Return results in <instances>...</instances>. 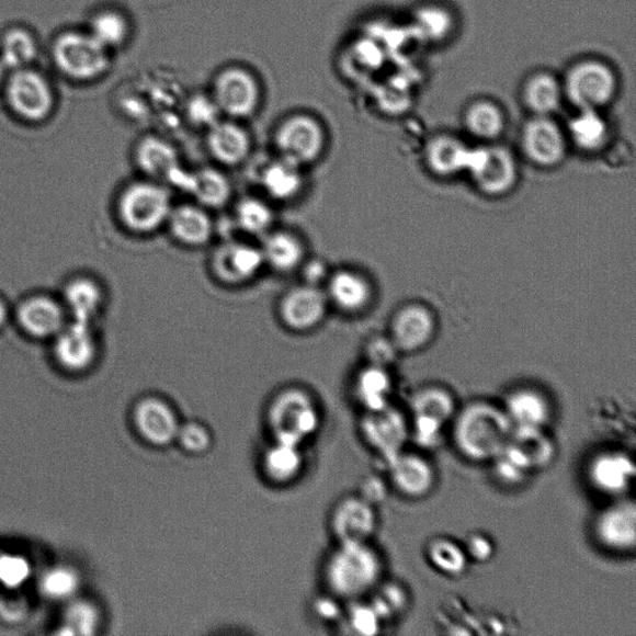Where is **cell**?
<instances>
[{
    "label": "cell",
    "instance_id": "bcb514c9",
    "mask_svg": "<svg viewBox=\"0 0 636 636\" xmlns=\"http://www.w3.org/2000/svg\"><path fill=\"white\" fill-rule=\"evenodd\" d=\"M127 34L126 19L116 12H102L93 18L91 23V35L106 49L123 44Z\"/></svg>",
    "mask_w": 636,
    "mask_h": 636
},
{
    "label": "cell",
    "instance_id": "7402d4cb",
    "mask_svg": "<svg viewBox=\"0 0 636 636\" xmlns=\"http://www.w3.org/2000/svg\"><path fill=\"white\" fill-rule=\"evenodd\" d=\"M435 333V316L424 305H406L391 318L389 339L399 353H414L425 349Z\"/></svg>",
    "mask_w": 636,
    "mask_h": 636
},
{
    "label": "cell",
    "instance_id": "30bf717a",
    "mask_svg": "<svg viewBox=\"0 0 636 636\" xmlns=\"http://www.w3.org/2000/svg\"><path fill=\"white\" fill-rule=\"evenodd\" d=\"M331 310L323 287L298 283L285 289L276 304V317L285 330L310 333L321 327Z\"/></svg>",
    "mask_w": 636,
    "mask_h": 636
},
{
    "label": "cell",
    "instance_id": "d6986e66",
    "mask_svg": "<svg viewBox=\"0 0 636 636\" xmlns=\"http://www.w3.org/2000/svg\"><path fill=\"white\" fill-rule=\"evenodd\" d=\"M594 537L613 554H631L636 546V507L632 500H618L604 509L594 521Z\"/></svg>",
    "mask_w": 636,
    "mask_h": 636
},
{
    "label": "cell",
    "instance_id": "db71d44e",
    "mask_svg": "<svg viewBox=\"0 0 636 636\" xmlns=\"http://www.w3.org/2000/svg\"><path fill=\"white\" fill-rule=\"evenodd\" d=\"M350 628L360 635H376L381 631L382 621L371 604H357L348 616Z\"/></svg>",
    "mask_w": 636,
    "mask_h": 636
},
{
    "label": "cell",
    "instance_id": "5bb4252c",
    "mask_svg": "<svg viewBox=\"0 0 636 636\" xmlns=\"http://www.w3.org/2000/svg\"><path fill=\"white\" fill-rule=\"evenodd\" d=\"M7 101L19 117L42 121L50 115L54 95L42 73L30 69L15 70L7 83Z\"/></svg>",
    "mask_w": 636,
    "mask_h": 636
},
{
    "label": "cell",
    "instance_id": "f5cc1de1",
    "mask_svg": "<svg viewBox=\"0 0 636 636\" xmlns=\"http://www.w3.org/2000/svg\"><path fill=\"white\" fill-rule=\"evenodd\" d=\"M220 111L213 98L198 95L190 101L186 106V116L191 123L200 128H209L220 120Z\"/></svg>",
    "mask_w": 636,
    "mask_h": 636
},
{
    "label": "cell",
    "instance_id": "484cf974",
    "mask_svg": "<svg viewBox=\"0 0 636 636\" xmlns=\"http://www.w3.org/2000/svg\"><path fill=\"white\" fill-rule=\"evenodd\" d=\"M588 482L598 492L620 499L632 488L635 464L623 452H604L595 455L587 467Z\"/></svg>",
    "mask_w": 636,
    "mask_h": 636
},
{
    "label": "cell",
    "instance_id": "c3c4849f",
    "mask_svg": "<svg viewBox=\"0 0 636 636\" xmlns=\"http://www.w3.org/2000/svg\"><path fill=\"white\" fill-rule=\"evenodd\" d=\"M79 577L69 567H55L46 572L41 581V589L45 597L55 601L71 598L79 589Z\"/></svg>",
    "mask_w": 636,
    "mask_h": 636
},
{
    "label": "cell",
    "instance_id": "44dd1931",
    "mask_svg": "<svg viewBox=\"0 0 636 636\" xmlns=\"http://www.w3.org/2000/svg\"><path fill=\"white\" fill-rule=\"evenodd\" d=\"M205 148L214 163L222 168L245 164L254 149L249 130L237 120H218L207 128Z\"/></svg>",
    "mask_w": 636,
    "mask_h": 636
},
{
    "label": "cell",
    "instance_id": "e575fe53",
    "mask_svg": "<svg viewBox=\"0 0 636 636\" xmlns=\"http://www.w3.org/2000/svg\"><path fill=\"white\" fill-rule=\"evenodd\" d=\"M611 129L601 110H578L567 127V139L587 154H595L606 145Z\"/></svg>",
    "mask_w": 636,
    "mask_h": 636
},
{
    "label": "cell",
    "instance_id": "8d00e7d4",
    "mask_svg": "<svg viewBox=\"0 0 636 636\" xmlns=\"http://www.w3.org/2000/svg\"><path fill=\"white\" fill-rule=\"evenodd\" d=\"M65 302L73 316V321L91 323L104 304V293L98 283L91 279L72 280L65 287Z\"/></svg>",
    "mask_w": 636,
    "mask_h": 636
},
{
    "label": "cell",
    "instance_id": "f1b7e54d",
    "mask_svg": "<svg viewBox=\"0 0 636 636\" xmlns=\"http://www.w3.org/2000/svg\"><path fill=\"white\" fill-rule=\"evenodd\" d=\"M186 194L193 202L211 212L227 208L234 198L231 181L219 166H204L192 170Z\"/></svg>",
    "mask_w": 636,
    "mask_h": 636
},
{
    "label": "cell",
    "instance_id": "f6af8a7d",
    "mask_svg": "<svg viewBox=\"0 0 636 636\" xmlns=\"http://www.w3.org/2000/svg\"><path fill=\"white\" fill-rule=\"evenodd\" d=\"M101 624L99 607L89 601H77L68 606L64 614V631L68 635L96 634Z\"/></svg>",
    "mask_w": 636,
    "mask_h": 636
},
{
    "label": "cell",
    "instance_id": "7dc6e473",
    "mask_svg": "<svg viewBox=\"0 0 636 636\" xmlns=\"http://www.w3.org/2000/svg\"><path fill=\"white\" fill-rule=\"evenodd\" d=\"M453 25V16L441 7H424L416 15V26L428 41L445 39L452 33Z\"/></svg>",
    "mask_w": 636,
    "mask_h": 636
},
{
    "label": "cell",
    "instance_id": "ac0fdd59",
    "mask_svg": "<svg viewBox=\"0 0 636 636\" xmlns=\"http://www.w3.org/2000/svg\"><path fill=\"white\" fill-rule=\"evenodd\" d=\"M567 141L564 129L547 116H533L521 133L522 152L530 162L546 170L564 162Z\"/></svg>",
    "mask_w": 636,
    "mask_h": 636
},
{
    "label": "cell",
    "instance_id": "681fc988",
    "mask_svg": "<svg viewBox=\"0 0 636 636\" xmlns=\"http://www.w3.org/2000/svg\"><path fill=\"white\" fill-rule=\"evenodd\" d=\"M175 443L185 454L202 456L211 451L213 434L207 425L192 420V422L181 423Z\"/></svg>",
    "mask_w": 636,
    "mask_h": 636
},
{
    "label": "cell",
    "instance_id": "7c38bea8",
    "mask_svg": "<svg viewBox=\"0 0 636 636\" xmlns=\"http://www.w3.org/2000/svg\"><path fill=\"white\" fill-rule=\"evenodd\" d=\"M361 432L364 441L387 466L405 451L410 439V424L404 411L388 406L381 410L366 411Z\"/></svg>",
    "mask_w": 636,
    "mask_h": 636
},
{
    "label": "cell",
    "instance_id": "816d5d0a",
    "mask_svg": "<svg viewBox=\"0 0 636 636\" xmlns=\"http://www.w3.org/2000/svg\"><path fill=\"white\" fill-rule=\"evenodd\" d=\"M445 424L425 417H413L410 424V438L422 448H436L442 445Z\"/></svg>",
    "mask_w": 636,
    "mask_h": 636
},
{
    "label": "cell",
    "instance_id": "83f0119b",
    "mask_svg": "<svg viewBox=\"0 0 636 636\" xmlns=\"http://www.w3.org/2000/svg\"><path fill=\"white\" fill-rule=\"evenodd\" d=\"M234 230L242 238L261 239L276 227L275 204L263 194H246L231 202V217Z\"/></svg>",
    "mask_w": 636,
    "mask_h": 636
},
{
    "label": "cell",
    "instance_id": "9f6ffc18",
    "mask_svg": "<svg viewBox=\"0 0 636 636\" xmlns=\"http://www.w3.org/2000/svg\"><path fill=\"white\" fill-rule=\"evenodd\" d=\"M463 547L470 563L488 564L495 556L493 542L489 536L480 532L473 533V535L467 537Z\"/></svg>",
    "mask_w": 636,
    "mask_h": 636
},
{
    "label": "cell",
    "instance_id": "277c9868",
    "mask_svg": "<svg viewBox=\"0 0 636 636\" xmlns=\"http://www.w3.org/2000/svg\"><path fill=\"white\" fill-rule=\"evenodd\" d=\"M265 420L274 441L304 446L320 430L322 410L310 390L292 386L270 400Z\"/></svg>",
    "mask_w": 636,
    "mask_h": 636
},
{
    "label": "cell",
    "instance_id": "b9f144b4",
    "mask_svg": "<svg viewBox=\"0 0 636 636\" xmlns=\"http://www.w3.org/2000/svg\"><path fill=\"white\" fill-rule=\"evenodd\" d=\"M491 464L495 479L508 488H518L525 484L533 473L526 456L511 443L495 457Z\"/></svg>",
    "mask_w": 636,
    "mask_h": 636
},
{
    "label": "cell",
    "instance_id": "ab89813d",
    "mask_svg": "<svg viewBox=\"0 0 636 636\" xmlns=\"http://www.w3.org/2000/svg\"><path fill=\"white\" fill-rule=\"evenodd\" d=\"M411 416L425 417L447 424L456 416V400L451 390L429 386L416 393L410 400Z\"/></svg>",
    "mask_w": 636,
    "mask_h": 636
},
{
    "label": "cell",
    "instance_id": "52a82bcc",
    "mask_svg": "<svg viewBox=\"0 0 636 636\" xmlns=\"http://www.w3.org/2000/svg\"><path fill=\"white\" fill-rule=\"evenodd\" d=\"M563 87L565 96L577 110H602L614 100L618 78L610 65L588 59L569 68Z\"/></svg>",
    "mask_w": 636,
    "mask_h": 636
},
{
    "label": "cell",
    "instance_id": "603a6c76",
    "mask_svg": "<svg viewBox=\"0 0 636 636\" xmlns=\"http://www.w3.org/2000/svg\"><path fill=\"white\" fill-rule=\"evenodd\" d=\"M258 184L261 194L275 205L295 203L307 190L306 170L275 156L260 167Z\"/></svg>",
    "mask_w": 636,
    "mask_h": 636
},
{
    "label": "cell",
    "instance_id": "60d3db41",
    "mask_svg": "<svg viewBox=\"0 0 636 636\" xmlns=\"http://www.w3.org/2000/svg\"><path fill=\"white\" fill-rule=\"evenodd\" d=\"M427 559L436 572L447 578L462 577L470 564L464 547L447 537H438L429 542Z\"/></svg>",
    "mask_w": 636,
    "mask_h": 636
},
{
    "label": "cell",
    "instance_id": "f546056e",
    "mask_svg": "<svg viewBox=\"0 0 636 636\" xmlns=\"http://www.w3.org/2000/svg\"><path fill=\"white\" fill-rule=\"evenodd\" d=\"M306 459L302 445L273 441L263 455L260 467L265 479L275 486L295 482L305 470Z\"/></svg>",
    "mask_w": 636,
    "mask_h": 636
},
{
    "label": "cell",
    "instance_id": "74e56055",
    "mask_svg": "<svg viewBox=\"0 0 636 636\" xmlns=\"http://www.w3.org/2000/svg\"><path fill=\"white\" fill-rule=\"evenodd\" d=\"M510 443L526 456L533 472L546 469L555 461L556 445L541 428H513Z\"/></svg>",
    "mask_w": 636,
    "mask_h": 636
},
{
    "label": "cell",
    "instance_id": "2e32d148",
    "mask_svg": "<svg viewBox=\"0 0 636 636\" xmlns=\"http://www.w3.org/2000/svg\"><path fill=\"white\" fill-rule=\"evenodd\" d=\"M212 213L193 201L174 203L164 229L175 245L182 248H207L218 234V224Z\"/></svg>",
    "mask_w": 636,
    "mask_h": 636
},
{
    "label": "cell",
    "instance_id": "836d02e7",
    "mask_svg": "<svg viewBox=\"0 0 636 636\" xmlns=\"http://www.w3.org/2000/svg\"><path fill=\"white\" fill-rule=\"evenodd\" d=\"M564 98L563 82L548 72L532 75L522 89L523 104L533 116L550 117L563 105Z\"/></svg>",
    "mask_w": 636,
    "mask_h": 636
},
{
    "label": "cell",
    "instance_id": "7bdbcfd3",
    "mask_svg": "<svg viewBox=\"0 0 636 636\" xmlns=\"http://www.w3.org/2000/svg\"><path fill=\"white\" fill-rule=\"evenodd\" d=\"M37 53L34 36L23 30V27H13L9 30L2 42V61L5 69L19 70L24 69L33 63Z\"/></svg>",
    "mask_w": 636,
    "mask_h": 636
},
{
    "label": "cell",
    "instance_id": "f907efd6",
    "mask_svg": "<svg viewBox=\"0 0 636 636\" xmlns=\"http://www.w3.org/2000/svg\"><path fill=\"white\" fill-rule=\"evenodd\" d=\"M32 576V565L24 556L0 555V584L8 589L23 587Z\"/></svg>",
    "mask_w": 636,
    "mask_h": 636
},
{
    "label": "cell",
    "instance_id": "ee69618b",
    "mask_svg": "<svg viewBox=\"0 0 636 636\" xmlns=\"http://www.w3.org/2000/svg\"><path fill=\"white\" fill-rule=\"evenodd\" d=\"M370 603L383 622L400 618L409 607V593L405 586L398 582L379 583Z\"/></svg>",
    "mask_w": 636,
    "mask_h": 636
},
{
    "label": "cell",
    "instance_id": "11a10c76",
    "mask_svg": "<svg viewBox=\"0 0 636 636\" xmlns=\"http://www.w3.org/2000/svg\"><path fill=\"white\" fill-rule=\"evenodd\" d=\"M364 352H366L368 364L383 368H388L399 353L389 337L382 336L370 340Z\"/></svg>",
    "mask_w": 636,
    "mask_h": 636
},
{
    "label": "cell",
    "instance_id": "9c48e42d",
    "mask_svg": "<svg viewBox=\"0 0 636 636\" xmlns=\"http://www.w3.org/2000/svg\"><path fill=\"white\" fill-rule=\"evenodd\" d=\"M134 162L141 177L186 193L192 171L185 168L178 148L167 138L146 135L134 148Z\"/></svg>",
    "mask_w": 636,
    "mask_h": 636
},
{
    "label": "cell",
    "instance_id": "8992f818",
    "mask_svg": "<svg viewBox=\"0 0 636 636\" xmlns=\"http://www.w3.org/2000/svg\"><path fill=\"white\" fill-rule=\"evenodd\" d=\"M273 144L276 156L307 170L325 157L329 149V135L320 120L295 114L276 126Z\"/></svg>",
    "mask_w": 636,
    "mask_h": 636
},
{
    "label": "cell",
    "instance_id": "1f68e13d",
    "mask_svg": "<svg viewBox=\"0 0 636 636\" xmlns=\"http://www.w3.org/2000/svg\"><path fill=\"white\" fill-rule=\"evenodd\" d=\"M472 147L452 135H439L425 147L428 170L439 178H451L466 173Z\"/></svg>",
    "mask_w": 636,
    "mask_h": 636
},
{
    "label": "cell",
    "instance_id": "d590c367",
    "mask_svg": "<svg viewBox=\"0 0 636 636\" xmlns=\"http://www.w3.org/2000/svg\"><path fill=\"white\" fill-rule=\"evenodd\" d=\"M354 396L366 411H376L390 406L393 379L388 368L367 364L353 383Z\"/></svg>",
    "mask_w": 636,
    "mask_h": 636
},
{
    "label": "cell",
    "instance_id": "6f0895ef",
    "mask_svg": "<svg viewBox=\"0 0 636 636\" xmlns=\"http://www.w3.org/2000/svg\"><path fill=\"white\" fill-rule=\"evenodd\" d=\"M331 270L329 263L323 259L308 255L302 268L298 269L297 275H300L302 283L323 287Z\"/></svg>",
    "mask_w": 636,
    "mask_h": 636
},
{
    "label": "cell",
    "instance_id": "ffe728a7",
    "mask_svg": "<svg viewBox=\"0 0 636 636\" xmlns=\"http://www.w3.org/2000/svg\"><path fill=\"white\" fill-rule=\"evenodd\" d=\"M331 531L339 544L370 542L378 527L376 507L361 496H349L336 504L330 520Z\"/></svg>",
    "mask_w": 636,
    "mask_h": 636
},
{
    "label": "cell",
    "instance_id": "680465c9",
    "mask_svg": "<svg viewBox=\"0 0 636 636\" xmlns=\"http://www.w3.org/2000/svg\"><path fill=\"white\" fill-rule=\"evenodd\" d=\"M361 498L376 507L387 499L388 488L387 484L378 476H370L363 481L361 488Z\"/></svg>",
    "mask_w": 636,
    "mask_h": 636
},
{
    "label": "cell",
    "instance_id": "91938a15",
    "mask_svg": "<svg viewBox=\"0 0 636 636\" xmlns=\"http://www.w3.org/2000/svg\"><path fill=\"white\" fill-rule=\"evenodd\" d=\"M7 320V308L2 302H0V327L4 325Z\"/></svg>",
    "mask_w": 636,
    "mask_h": 636
},
{
    "label": "cell",
    "instance_id": "d4e9b609",
    "mask_svg": "<svg viewBox=\"0 0 636 636\" xmlns=\"http://www.w3.org/2000/svg\"><path fill=\"white\" fill-rule=\"evenodd\" d=\"M389 482L406 499L420 500L432 493L436 472L432 463L417 453H399L387 465Z\"/></svg>",
    "mask_w": 636,
    "mask_h": 636
},
{
    "label": "cell",
    "instance_id": "4316f807",
    "mask_svg": "<svg viewBox=\"0 0 636 636\" xmlns=\"http://www.w3.org/2000/svg\"><path fill=\"white\" fill-rule=\"evenodd\" d=\"M98 343L90 323L73 321L56 334L55 357L64 368L80 372L91 366Z\"/></svg>",
    "mask_w": 636,
    "mask_h": 636
},
{
    "label": "cell",
    "instance_id": "4fadbf2b",
    "mask_svg": "<svg viewBox=\"0 0 636 636\" xmlns=\"http://www.w3.org/2000/svg\"><path fill=\"white\" fill-rule=\"evenodd\" d=\"M213 100L220 114L231 120H246L255 115L260 105V89L250 72L230 68L215 79Z\"/></svg>",
    "mask_w": 636,
    "mask_h": 636
},
{
    "label": "cell",
    "instance_id": "e0dca14e",
    "mask_svg": "<svg viewBox=\"0 0 636 636\" xmlns=\"http://www.w3.org/2000/svg\"><path fill=\"white\" fill-rule=\"evenodd\" d=\"M323 292L331 308L345 316H357L367 311L374 298L370 277L351 266L332 269L323 285Z\"/></svg>",
    "mask_w": 636,
    "mask_h": 636
},
{
    "label": "cell",
    "instance_id": "9a60e30c",
    "mask_svg": "<svg viewBox=\"0 0 636 636\" xmlns=\"http://www.w3.org/2000/svg\"><path fill=\"white\" fill-rule=\"evenodd\" d=\"M136 433L152 447L163 448L175 443L181 422L177 410L167 399L149 395L136 401L133 409Z\"/></svg>",
    "mask_w": 636,
    "mask_h": 636
},
{
    "label": "cell",
    "instance_id": "d6a6232c",
    "mask_svg": "<svg viewBox=\"0 0 636 636\" xmlns=\"http://www.w3.org/2000/svg\"><path fill=\"white\" fill-rule=\"evenodd\" d=\"M19 322L37 339L58 334L64 327V311L59 304L46 296L27 298L19 308Z\"/></svg>",
    "mask_w": 636,
    "mask_h": 636
},
{
    "label": "cell",
    "instance_id": "f35d334b",
    "mask_svg": "<svg viewBox=\"0 0 636 636\" xmlns=\"http://www.w3.org/2000/svg\"><path fill=\"white\" fill-rule=\"evenodd\" d=\"M464 125L473 137L481 141H492L502 135L507 118L500 106L491 101L480 100L466 109Z\"/></svg>",
    "mask_w": 636,
    "mask_h": 636
},
{
    "label": "cell",
    "instance_id": "7a4b0ae2",
    "mask_svg": "<svg viewBox=\"0 0 636 636\" xmlns=\"http://www.w3.org/2000/svg\"><path fill=\"white\" fill-rule=\"evenodd\" d=\"M385 565L370 542L339 544L327 557L323 578L336 600L357 601L382 582Z\"/></svg>",
    "mask_w": 636,
    "mask_h": 636
},
{
    "label": "cell",
    "instance_id": "6da1fadb",
    "mask_svg": "<svg viewBox=\"0 0 636 636\" xmlns=\"http://www.w3.org/2000/svg\"><path fill=\"white\" fill-rule=\"evenodd\" d=\"M454 418L453 442L466 461L491 463L510 443L513 425L503 407L473 401Z\"/></svg>",
    "mask_w": 636,
    "mask_h": 636
},
{
    "label": "cell",
    "instance_id": "94428289",
    "mask_svg": "<svg viewBox=\"0 0 636 636\" xmlns=\"http://www.w3.org/2000/svg\"><path fill=\"white\" fill-rule=\"evenodd\" d=\"M4 73H5V68L3 67L2 61H0V83L3 82Z\"/></svg>",
    "mask_w": 636,
    "mask_h": 636
},
{
    "label": "cell",
    "instance_id": "cb8c5ba5",
    "mask_svg": "<svg viewBox=\"0 0 636 636\" xmlns=\"http://www.w3.org/2000/svg\"><path fill=\"white\" fill-rule=\"evenodd\" d=\"M265 269L277 275L297 274L308 255L307 241L295 229L275 227L259 240Z\"/></svg>",
    "mask_w": 636,
    "mask_h": 636
},
{
    "label": "cell",
    "instance_id": "3957f363",
    "mask_svg": "<svg viewBox=\"0 0 636 636\" xmlns=\"http://www.w3.org/2000/svg\"><path fill=\"white\" fill-rule=\"evenodd\" d=\"M170 186L139 177L121 191L116 211L123 227L137 237H151L166 228L173 208Z\"/></svg>",
    "mask_w": 636,
    "mask_h": 636
},
{
    "label": "cell",
    "instance_id": "5b68a950",
    "mask_svg": "<svg viewBox=\"0 0 636 636\" xmlns=\"http://www.w3.org/2000/svg\"><path fill=\"white\" fill-rule=\"evenodd\" d=\"M265 263L258 242L248 238L228 237L211 250L208 271L219 285L240 288L263 274Z\"/></svg>",
    "mask_w": 636,
    "mask_h": 636
},
{
    "label": "cell",
    "instance_id": "ba28073f",
    "mask_svg": "<svg viewBox=\"0 0 636 636\" xmlns=\"http://www.w3.org/2000/svg\"><path fill=\"white\" fill-rule=\"evenodd\" d=\"M53 58L64 75L78 81L95 80L109 69L107 49L91 34L59 35L53 45Z\"/></svg>",
    "mask_w": 636,
    "mask_h": 636
},
{
    "label": "cell",
    "instance_id": "4dcf8cb0",
    "mask_svg": "<svg viewBox=\"0 0 636 636\" xmlns=\"http://www.w3.org/2000/svg\"><path fill=\"white\" fill-rule=\"evenodd\" d=\"M504 411L513 428L545 429L554 416L549 399L536 388L514 389L507 397Z\"/></svg>",
    "mask_w": 636,
    "mask_h": 636
},
{
    "label": "cell",
    "instance_id": "8fae6325",
    "mask_svg": "<svg viewBox=\"0 0 636 636\" xmlns=\"http://www.w3.org/2000/svg\"><path fill=\"white\" fill-rule=\"evenodd\" d=\"M466 173L477 190L492 198L509 194L519 181L516 158L502 146L472 147Z\"/></svg>",
    "mask_w": 636,
    "mask_h": 636
}]
</instances>
